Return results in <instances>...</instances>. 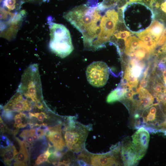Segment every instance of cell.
I'll use <instances>...</instances> for the list:
<instances>
[{"mask_svg":"<svg viewBox=\"0 0 166 166\" xmlns=\"http://www.w3.org/2000/svg\"><path fill=\"white\" fill-rule=\"evenodd\" d=\"M70 162L69 160L62 162H53V164L56 166H69Z\"/></svg>","mask_w":166,"mask_h":166,"instance_id":"4316f807","label":"cell"},{"mask_svg":"<svg viewBox=\"0 0 166 166\" xmlns=\"http://www.w3.org/2000/svg\"><path fill=\"white\" fill-rule=\"evenodd\" d=\"M155 0H129L127 5L131 3H137L143 4L150 9Z\"/></svg>","mask_w":166,"mask_h":166,"instance_id":"44dd1931","label":"cell"},{"mask_svg":"<svg viewBox=\"0 0 166 166\" xmlns=\"http://www.w3.org/2000/svg\"><path fill=\"white\" fill-rule=\"evenodd\" d=\"M14 126L16 128H23L28 124V118L26 114L22 112L17 114L14 117Z\"/></svg>","mask_w":166,"mask_h":166,"instance_id":"e0dca14e","label":"cell"},{"mask_svg":"<svg viewBox=\"0 0 166 166\" xmlns=\"http://www.w3.org/2000/svg\"><path fill=\"white\" fill-rule=\"evenodd\" d=\"M29 115L30 117H36L40 122H43L45 119L47 118V115L45 113L43 112L34 113L30 112Z\"/></svg>","mask_w":166,"mask_h":166,"instance_id":"7402d4cb","label":"cell"},{"mask_svg":"<svg viewBox=\"0 0 166 166\" xmlns=\"http://www.w3.org/2000/svg\"><path fill=\"white\" fill-rule=\"evenodd\" d=\"M20 145L19 151L14 157V166L27 165L28 156L26 147L23 141L17 139Z\"/></svg>","mask_w":166,"mask_h":166,"instance_id":"4fadbf2b","label":"cell"},{"mask_svg":"<svg viewBox=\"0 0 166 166\" xmlns=\"http://www.w3.org/2000/svg\"><path fill=\"white\" fill-rule=\"evenodd\" d=\"M121 157L124 166H133L139 160L134 147L130 141L124 143L121 148Z\"/></svg>","mask_w":166,"mask_h":166,"instance_id":"30bf717a","label":"cell"},{"mask_svg":"<svg viewBox=\"0 0 166 166\" xmlns=\"http://www.w3.org/2000/svg\"><path fill=\"white\" fill-rule=\"evenodd\" d=\"M166 40V28L163 32L160 38L157 42V45L158 46L162 45Z\"/></svg>","mask_w":166,"mask_h":166,"instance_id":"484cf974","label":"cell"},{"mask_svg":"<svg viewBox=\"0 0 166 166\" xmlns=\"http://www.w3.org/2000/svg\"><path fill=\"white\" fill-rule=\"evenodd\" d=\"M0 119V131L1 132L3 133L5 131V129L6 128V126L4 124L1 117Z\"/></svg>","mask_w":166,"mask_h":166,"instance_id":"83f0119b","label":"cell"},{"mask_svg":"<svg viewBox=\"0 0 166 166\" xmlns=\"http://www.w3.org/2000/svg\"><path fill=\"white\" fill-rule=\"evenodd\" d=\"M148 81L146 78L143 77L140 81L139 86L136 89V93L139 91L143 88H144L147 85Z\"/></svg>","mask_w":166,"mask_h":166,"instance_id":"d4e9b609","label":"cell"},{"mask_svg":"<svg viewBox=\"0 0 166 166\" xmlns=\"http://www.w3.org/2000/svg\"><path fill=\"white\" fill-rule=\"evenodd\" d=\"M160 126L164 128H166V120L160 124Z\"/></svg>","mask_w":166,"mask_h":166,"instance_id":"4dcf8cb0","label":"cell"},{"mask_svg":"<svg viewBox=\"0 0 166 166\" xmlns=\"http://www.w3.org/2000/svg\"><path fill=\"white\" fill-rule=\"evenodd\" d=\"M36 66H32L29 68L23 74L22 83L20 85L19 91L23 92L24 95L31 100L34 104L40 101L38 98V91H41L39 86L38 74Z\"/></svg>","mask_w":166,"mask_h":166,"instance_id":"277c9868","label":"cell"},{"mask_svg":"<svg viewBox=\"0 0 166 166\" xmlns=\"http://www.w3.org/2000/svg\"><path fill=\"white\" fill-rule=\"evenodd\" d=\"M137 93L138 94L139 99L136 109L144 112L152 105L154 101V97L145 88L140 89Z\"/></svg>","mask_w":166,"mask_h":166,"instance_id":"8fae6325","label":"cell"},{"mask_svg":"<svg viewBox=\"0 0 166 166\" xmlns=\"http://www.w3.org/2000/svg\"><path fill=\"white\" fill-rule=\"evenodd\" d=\"M151 52L147 47L140 46L129 53L128 55L132 58L139 61L144 58Z\"/></svg>","mask_w":166,"mask_h":166,"instance_id":"2e32d148","label":"cell"},{"mask_svg":"<svg viewBox=\"0 0 166 166\" xmlns=\"http://www.w3.org/2000/svg\"><path fill=\"white\" fill-rule=\"evenodd\" d=\"M132 143L138 160L145 155L148 148L150 136L148 132L144 127L138 128L132 136Z\"/></svg>","mask_w":166,"mask_h":166,"instance_id":"52a82bcc","label":"cell"},{"mask_svg":"<svg viewBox=\"0 0 166 166\" xmlns=\"http://www.w3.org/2000/svg\"><path fill=\"white\" fill-rule=\"evenodd\" d=\"M50 40L49 48L53 53L64 58L73 50L70 33L64 25L51 22L49 24Z\"/></svg>","mask_w":166,"mask_h":166,"instance_id":"7a4b0ae2","label":"cell"},{"mask_svg":"<svg viewBox=\"0 0 166 166\" xmlns=\"http://www.w3.org/2000/svg\"><path fill=\"white\" fill-rule=\"evenodd\" d=\"M141 40L134 35L130 36L124 41L125 53L127 55L133 52L140 45Z\"/></svg>","mask_w":166,"mask_h":166,"instance_id":"9a60e30c","label":"cell"},{"mask_svg":"<svg viewBox=\"0 0 166 166\" xmlns=\"http://www.w3.org/2000/svg\"><path fill=\"white\" fill-rule=\"evenodd\" d=\"M120 149L116 147L112 151L102 154L82 152L78 157L79 160L93 166H117L121 164L118 159Z\"/></svg>","mask_w":166,"mask_h":166,"instance_id":"5b68a950","label":"cell"},{"mask_svg":"<svg viewBox=\"0 0 166 166\" xmlns=\"http://www.w3.org/2000/svg\"><path fill=\"white\" fill-rule=\"evenodd\" d=\"M98 4L92 6L83 4L65 12L63 17L82 34L84 46L96 48L101 32L104 8Z\"/></svg>","mask_w":166,"mask_h":166,"instance_id":"6da1fadb","label":"cell"},{"mask_svg":"<svg viewBox=\"0 0 166 166\" xmlns=\"http://www.w3.org/2000/svg\"><path fill=\"white\" fill-rule=\"evenodd\" d=\"M0 155L5 164L10 165L12 161L18 153L15 146L10 144L2 148L1 149Z\"/></svg>","mask_w":166,"mask_h":166,"instance_id":"5bb4252c","label":"cell"},{"mask_svg":"<svg viewBox=\"0 0 166 166\" xmlns=\"http://www.w3.org/2000/svg\"><path fill=\"white\" fill-rule=\"evenodd\" d=\"M162 77L165 84L166 83V69L163 70L162 73Z\"/></svg>","mask_w":166,"mask_h":166,"instance_id":"f546056e","label":"cell"},{"mask_svg":"<svg viewBox=\"0 0 166 166\" xmlns=\"http://www.w3.org/2000/svg\"><path fill=\"white\" fill-rule=\"evenodd\" d=\"M88 82L97 87L104 86L108 80L109 70L107 64L101 61H94L89 65L86 71Z\"/></svg>","mask_w":166,"mask_h":166,"instance_id":"8992f818","label":"cell"},{"mask_svg":"<svg viewBox=\"0 0 166 166\" xmlns=\"http://www.w3.org/2000/svg\"><path fill=\"white\" fill-rule=\"evenodd\" d=\"M152 83V90L155 97L164 92L166 89L161 83L156 80L153 81Z\"/></svg>","mask_w":166,"mask_h":166,"instance_id":"d6986e66","label":"cell"},{"mask_svg":"<svg viewBox=\"0 0 166 166\" xmlns=\"http://www.w3.org/2000/svg\"><path fill=\"white\" fill-rule=\"evenodd\" d=\"M51 153L48 148L44 153L40 155L35 161V165H38L43 162L48 161V158L50 155Z\"/></svg>","mask_w":166,"mask_h":166,"instance_id":"ffe728a7","label":"cell"},{"mask_svg":"<svg viewBox=\"0 0 166 166\" xmlns=\"http://www.w3.org/2000/svg\"><path fill=\"white\" fill-rule=\"evenodd\" d=\"M32 109L31 103L25 99L19 91L13 96L3 107L5 111L11 112L28 111Z\"/></svg>","mask_w":166,"mask_h":166,"instance_id":"ba28073f","label":"cell"},{"mask_svg":"<svg viewBox=\"0 0 166 166\" xmlns=\"http://www.w3.org/2000/svg\"><path fill=\"white\" fill-rule=\"evenodd\" d=\"M16 0H4L3 5L10 10H13L15 7Z\"/></svg>","mask_w":166,"mask_h":166,"instance_id":"cb8c5ba5","label":"cell"},{"mask_svg":"<svg viewBox=\"0 0 166 166\" xmlns=\"http://www.w3.org/2000/svg\"><path fill=\"white\" fill-rule=\"evenodd\" d=\"M164 26L160 22L154 20L148 28L145 30L157 42L163 32Z\"/></svg>","mask_w":166,"mask_h":166,"instance_id":"7c38bea8","label":"cell"},{"mask_svg":"<svg viewBox=\"0 0 166 166\" xmlns=\"http://www.w3.org/2000/svg\"><path fill=\"white\" fill-rule=\"evenodd\" d=\"M158 66L159 69L163 71L166 69V65L164 63L160 62L158 64Z\"/></svg>","mask_w":166,"mask_h":166,"instance_id":"f1b7e54d","label":"cell"},{"mask_svg":"<svg viewBox=\"0 0 166 166\" xmlns=\"http://www.w3.org/2000/svg\"><path fill=\"white\" fill-rule=\"evenodd\" d=\"M47 128L46 124L43 123L40 125V127L36 129V133L39 138L42 137L45 135Z\"/></svg>","mask_w":166,"mask_h":166,"instance_id":"603a6c76","label":"cell"},{"mask_svg":"<svg viewBox=\"0 0 166 166\" xmlns=\"http://www.w3.org/2000/svg\"><path fill=\"white\" fill-rule=\"evenodd\" d=\"M127 89H121L114 91L108 97L107 101L112 103L117 101L121 100L124 97Z\"/></svg>","mask_w":166,"mask_h":166,"instance_id":"ac0fdd59","label":"cell"},{"mask_svg":"<svg viewBox=\"0 0 166 166\" xmlns=\"http://www.w3.org/2000/svg\"><path fill=\"white\" fill-rule=\"evenodd\" d=\"M61 125L60 124L52 128L48 127L45 133L56 151H61L65 146L61 135Z\"/></svg>","mask_w":166,"mask_h":166,"instance_id":"9c48e42d","label":"cell"},{"mask_svg":"<svg viewBox=\"0 0 166 166\" xmlns=\"http://www.w3.org/2000/svg\"><path fill=\"white\" fill-rule=\"evenodd\" d=\"M68 125L64 128V138L68 149L77 152L82 148L89 131L88 128L69 118Z\"/></svg>","mask_w":166,"mask_h":166,"instance_id":"3957f363","label":"cell"}]
</instances>
